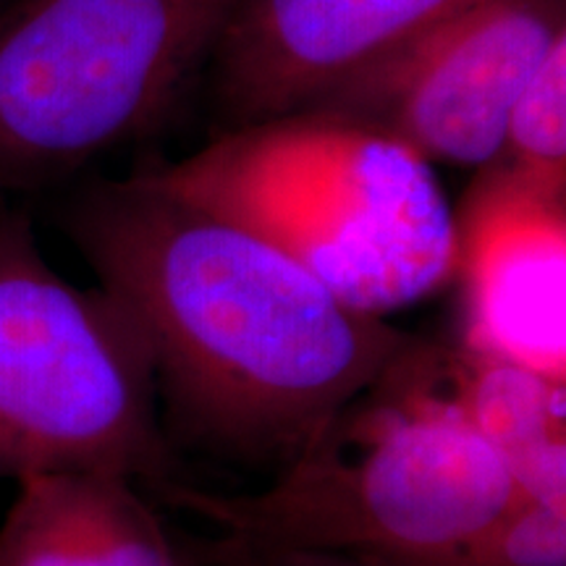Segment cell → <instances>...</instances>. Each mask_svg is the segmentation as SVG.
Segmentation results:
<instances>
[{"instance_id":"obj_1","label":"cell","mask_w":566,"mask_h":566,"mask_svg":"<svg viewBox=\"0 0 566 566\" xmlns=\"http://www.w3.org/2000/svg\"><path fill=\"white\" fill-rule=\"evenodd\" d=\"M63 229L145 338L174 449L279 472L412 338L139 174L84 189Z\"/></svg>"},{"instance_id":"obj_2","label":"cell","mask_w":566,"mask_h":566,"mask_svg":"<svg viewBox=\"0 0 566 566\" xmlns=\"http://www.w3.org/2000/svg\"><path fill=\"white\" fill-rule=\"evenodd\" d=\"M142 488L226 535L417 564L449 562L516 495L449 396L443 344L417 336L263 491Z\"/></svg>"},{"instance_id":"obj_3","label":"cell","mask_w":566,"mask_h":566,"mask_svg":"<svg viewBox=\"0 0 566 566\" xmlns=\"http://www.w3.org/2000/svg\"><path fill=\"white\" fill-rule=\"evenodd\" d=\"M139 176L265 239L357 313L386 317L454 279V208L430 160L334 113L242 124Z\"/></svg>"},{"instance_id":"obj_4","label":"cell","mask_w":566,"mask_h":566,"mask_svg":"<svg viewBox=\"0 0 566 566\" xmlns=\"http://www.w3.org/2000/svg\"><path fill=\"white\" fill-rule=\"evenodd\" d=\"M48 472L179 480L137 325L101 289L63 281L0 197V480Z\"/></svg>"},{"instance_id":"obj_5","label":"cell","mask_w":566,"mask_h":566,"mask_svg":"<svg viewBox=\"0 0 566 566\" xmlns=\"http://www.w3.org/2000/svg\"><path fill=\"white\" fill-rule=\"evenodd\" d=\"M233 3H0V197L59 179L150 122Z\"/></svg>"},{"instance_id":"obj_6","label":"cell","mask_w":566,"mask_h":566,"mask_svg":"<svg viewBox=\"0 0 566 566\" xmlns=\"http://www.w3.org/2000/svg\"><path fill=\"white\" fill-rule=\"evenodd\" d=\"M562 34L564 0H478L310 111L405 142L430 163L485 168L499 160L514 101Z\"/></svg>"},{"instance_id":"obj_7","label":"cell","mask_w":566,"mask_h":566,"mask_svg":"<svg viewBox=\"0 0 566 566\" xmlns=\"http://www.w3.org/2000/svg\"><path fill=\"white\" fill-rule=\"evenodd\" d=\"M457 346L566 380V189L504 163L454 210Z\"/></svg>"},{"instance_id":"obj_8","label":"cell","mask_w":566,"mask_h":566,"mask_svg":"<svg viewBox=\"0 0 566 566\" xmlns=\"http://www.w3.org/2000/svg\"><path fill=\"white\" fill-rule=\"evenodd\" d=\"M478 0H237L218 34V87L242 124L323 97Z\"/></svg>"},{"instance_id":"obj_9","label":"cell","mask_w":566,"mask_h":566,"mask_svg":"<svg viewBox=\"0 0 566 566\" xmlns=\"http://www.w3.org/2000/svg\"><path fill=\"white\" fill-rule=\"evenodd\" d=\"M0 566H179V556L137 480L48 472L19 480L0 525Z\"/></svg>"},{"instance_id":"obj_10","label":"cell","mask_w":566,"mask_h":566,"mask_svg":"<svg viewBox=\"0 0 566 566\" xmlns=\"http://www.w3.org/2000/svg\"><path fill=\"white\" fill-rule=\"evenodd\" d=\"M449 396L504 462L516 495L566 504V380L443 344Z\"/></svg>"},{"instance_id":"obj_11","label":"cell","mask_w":566,"mask_h":566,"mask_svg":"<svg viewBox=\"0 0 566 566\" xmlns=\"http://www.w3.org/2000/svg\"><path fill=\"white\" fill-rule=\"evenodd\" d=\"M499 163L566 189V34L548 48L514 101Z\"/></svg>"},{"instance_id":"obj_12","label":"cell","mask_w":566,"mask_h":566,"mask_svg":"<svg viewBox=\"0 0 566 566\" xmlns=\"http://www.w3.org/2000/svg\"><path fill=\"white\" fill-rule=\"evenodd\" d=\"M430 566H566V504L514 495L459 554Z\"/></svg>"},{"instance_id":"obj_13","label":"cell","mask_w":566,"mask_h":566,"mask_svg":"<svg viewBox=\"0 0 566 566\" xmlns=\"http://www.w3.org/2000/svg\"><path fill=\"white\" fill-rule=\"evenodd\" d=\"M179 566H430L396 558L336 554V551H307L271 546L237 535H189L171 533Z\"/></svg>"}]
</instances>
